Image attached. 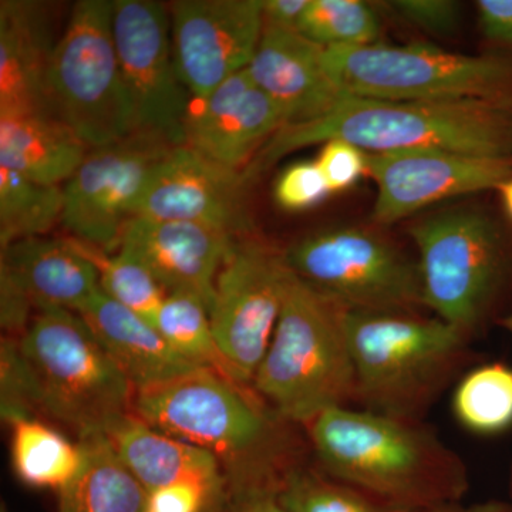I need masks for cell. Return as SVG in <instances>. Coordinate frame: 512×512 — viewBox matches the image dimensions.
Segmentation results:
<instances>
[{"label":"cell","mask_w":512,"mask_h":512,"mask_svg":"<svg viewBox=\"0 0 512 512\" xmlns=\"http://www.w3.org/2000/svg\"><path fill=\"white\" fill-rule=\"evenodd\" d=\"M0 359L9 424L42 416L80 439L133 413L136 389L79 313H35L22 336H3Z\"/></svg>","instance_id":"obj_1"},{"label":"cell","mask_w":512,"mask_h":512,"mask_svg":"<svg viewBox=\"0 0 512 512\" xmlns=\"http://www.w3.org/2000/svg\"><path fill=\"white\" fill-rule=\"evenodd\" d=\"M133 413L154 429L218 458L228 491L281 487L292 451L274 410L254 387L197 369L134 390Z\"/></svg>","instance_id":"obj_2"},{"label":"cell","mask_w":512,"mask_h":512,"mask_svg":"<svg viewBox=\"0 0 512 512\" xmlns=\"http://www.w3.org/2000/svg\"><path fill=\"white\" fill-rule=\"evenodd\" d=\"M346 141L365 153L440 150L512 157V106L487 100L389 101L348 96L319 119L279 128L245 168L249 181L293 151Z\"/></svg>","instance_id":"obj_3"},{"label":"cell","mask_w":512,"mask_h":512,"mask_svg":"<svg viewBox=\"0 0 512 512\" xmlns=\"http://www.w3.org/2000/svg\"><path fill=\"white\" fill-rule=\"evenodd\" d=\"M308 427L329 477L384 503L423 512L466 493L463 461L417 420L343 406Z\"/></svg>","instance_id":"obj_4"},{"label":"cell","mask_w":512,"mask_h":512,"mask_svg":"<svg viewBox=\"0 0 512 512\" xmlns=\"http://www.w3.org/2000/svg\"><path fill=\"white\" fill-rule=\"evenodd\" d=\"M346 311L292 272L274 338L252 382L279 419L308 426L356 397Z\"/></svg>","instance_id":"obj_5"},{"label":"cell","mask_w":512,"mask_h":512,"mask_svg":"<svg viewBox=\"0 0 512 512\" xmlns=\"http://www.w3.org/2000/svg\"><path fill=\"white\" fill-rule=\"evenodd\" d=\"M356 397L370 412L417 420L467 359L463 330L440 318L346 311Z\"/></svg>","instance_id":"obj_6"},{"label":"cell","mask_w":512,"mask_h":512,"mask_svg":"<svg viewBox=\"0 0 512 512\" xmlns=\"http://www.w3.org/2000/svg\"><path fill=\"white\" fill-rule=\"evenodd\" d=\"M113 9L109 0L77 2L46 74L47 111L90 150L134 134L133 109L114 42Z\"/></svg>","instance_id":"obj_7"},{"label":"cell","mask_w":512,"mask_h":512,"mask_svg":"<svg viewBox=\"0 0 512 512\" xmlns=\"http://www.w3.org/2000/svg\"><path fill=\"white\" fill-rule=\"evenodd\" d=\"M419 249L423 303L471 336L510 281L512 252L500 225L483 211L454 210L410 228Z\"/></svg>","instance_id":"obj_8"},{"label":"cell","mask_w":512,"mask_h":512,"mask_svg":"<svg viewBox=\"0 0 512 512\" xmlns=\"http://www.w3.org/2000/svg\"><path fill=\"white\" fill-rule=\"evenodd\" d=\"M346 96L389 101L487 100L512 106V59L467 56L430 45L380 43L325 49Z\"/></svg>","instance_id":"obj_9"},{"label":"cell","mask_w":512,"mask_h":512,"mask_svg":"<svg viewBox=\"0 0 512 512\" xmlns=\"http://www.w3.org/2000/svg\"><path fill=\"white\" fill-rule=\"evenodd\" d=\"M284 255L293 274L349 311L407 313L424 305L419 264L367 229H325Z\"/></svg>","instance_id":"obj_10"},{"label":"cell","mask_w":512,"mask_h":512,"mask_svg":"<svg viewBox=\"0 0 512 512\" xmlns=\"http://www.w3.org/2000/svg\"><path fill=\"white\" fill-rule=\"evenodd\" d=\"M291 278L284 252L254 238H238L222 265L208 313L218 346L239 383L254 382Z\"/></svg>","instance_id":"obj_11"},{"label":"cell","mask_w":512,"mask_h":512,"mask_svg":"<svg viewBox=\"0 0 512 512\" xmlns=\"http://www.w3.org/2000/svg\"><path fill=\"white\" fill-rule=\"evenodd\" d=\"M113 6L114 42L134 134L184 146L192 97L175 63L170 13L153 0H116Z\"/></svg>","instance_id":"obj_12"},{"label":"cell","mask_w":512,"mask_h":512,"mask_svg":"<svg viewBox=\"0 0 512 512\" xmlns=\"http://www.w3.org/2000/svg\"><path fill=\"white\" fill-rule=\"evenodd\" d=\"M173 148L141 134L92 148L63 185L62 224L70 237L111 254L117 251L154 171Z\"/></svg>","instance_id":"obj_13"},{"label":"cell","mask_w":512,"mask_h":512,"mask_svg":"<svg viewBox=\"0 0 512 512\" xmlns=\"http://www.w3.org/2000/svg\"><path fill=\"white\" fill-rule=\"evenodd\" d=\"M170 18L175 63L192 99L248 69L264 30L262 0H178Z\"/></svg>","instance_id":"obj_14"},{"label":"cell","mask_w":512,"mask_h":512,"mask_svg":"<svg viewBox=\"0 0 512 512\" xmlns=\"http://www.w3.org/2000/svg\"><path fill=\"white\" fill-rule=\"evenodd\" d=\"M366 175L377 187L373 220L390 225L447 198L498 190L512 177V157L440 150L366 153Z\"/></svg>","instance_id":"obj_15"},{"label":"cell","mask_w":512,"mask_h":512,"mask_svg":"<svg viewBox=\"0 0 512 512\" xmlns=\"http://www.w3.org/2000/svg\"><path fill=\"white\" fill-rule=\"evenodd\" d=\"M244 171L225 167L187 146L175 147L154 171L134 217L191 222L245 237Z\"/></svg>","instance_id":"obj_16"},{"label":"cell","mask_w":512,"mask_h":512,"mask_svg":"<svg viewBox=\"0 0 512 512\" xmlns=\"http://www.w3.org/2000/svg\"><path fill=\"white\" fill-rule=\"evenodd\" d=\"M237 239L191 222L134 217L123 229L119 252L143 265L167 295L188 293L210 311L215 281Z\"/></svg>","instance_id":"obj_17"},{"label":"cell","mask_w":512,"mask_h":512,"mask_svg":"<svg viewBox=\"0 0 512 512\" xmlns=\"http://www.w3.org/2000/svg\"><path fill=\"white\" fill-rule=\"evenodd\" d=\"M284 126L281 111L245 69L207 96L191 99L184 146L215 163L244 171Z\"/></svg>","instance_id":"obj_18"},{"label":"cell","mask_w":512,"mask_h":512,"mask_svg":"<svg viewBox=\"0 0 512 512\" xmlns=\"http://www.w3.org/2000/svg\"><path fill=\"white\" fill-rule=\"evenodd\" d=\"M248 72L285 126L319 119L348 97L328 72L325 47L292 30H262Z\"/></svg>","instance_id":"obj_19"},{"label":"cell","mask_w":512,"mask_h":512,"mask_svg":"<svg viewBox=\"0 0 512 512\" xmlns=\"http://www.w3.org/2000/svg\"><path fill=\"white\" fill-rule=\"evenodd\" d=\"M55 46L45 6L0 2V117L49 114L46 74Z\"/></svg>","instance_id":"obj_20"},{"label":"cell","mask_w":512,"mask_h":512,"mask_svg":"<svg viewBox=\"0 0 512 512\" xmlns=\"http://www.w3.org/2000/svg\"><path fill=\"white\" fill-rule=\"evenodd\" d=\"M0 271L28 295L36 313H80L101 291L99 275L69 237H35L2 248Z\"/></svg>","instance_id":"obj_21"},{"label":"cell","mask_w":512,"mask_h":512,"mask_svg":"<svg viewBox=\"0 0 512 512\" xmlns=\"http://www.w3.org/2000/svg\"><path fill=\"white\" fill-rule=\"evenodd\" d=\"M128 470L148 491L175 483H197L210 491L224 511L228 481L215 456L154 429L134 413L106 431Z\"/></svg>","instance_id":"obj_22"},{"label":"cell","mask_w":512,"mask_h":512,"mask_svg":"<svg viewBox=\"0 0 512 512\" xmlns=\"http://www.w3.org/2000/svg\"><path fill=\"white\" fill-rule=\"evenodd\" d=\"M79 315L92 328L134 389L204 369L178 355L156 326L101 291Z\"/></svg>","instance_id":"obj_23"},{"label":"cell","mask_w":512,"mask_h":512,"mask_svg":"<svg viewBox=\"0 0 512 512\" xmlns=\"http://www.w3.org/2000/svg\"><path fill=\"white\" fill-rule=\"evenodd\" d=\"M90 148L50 114L0 117V167L28 180L63 187Z\"/></svg>","instance_id":"obj_24"},{"label":"cell","mask_w":512,"mask_h":512,"mask_svg":"<svg viewBox=\"0 0 512 512\" xmlns=\"http://www.w3.org/2000/svg\"><path fill=\"white\" fill-rule=\"evenodd\" d=\"M82 464L59 491V512H146L150 491L128 470L109 437L77 439Z\"/></svg>","instance_id":"obj_25"},{"label":"cell","mask_w":512,"mask_h":512,"mask_svg":"<svg viewBox=\"0 0 512 512\" xmlns=\"http://www.w3.org/2000/svg\"><path fill=\"white\" fill-rule=\"evenodd\" d=\"M12 427V464L16 476L35 488L62 490L82 464V450L40 419H20Z\"/></svg>","instance_id":"obj_26"},{"label":"cell","mask_w":512,"mask_h":512,"mask_svg":"<svg viewBox=\"0 0 512 512\" xmlns=\"http://www.w3.org/2000/svg\"><path fill=\"white\" fill-rule=\"evenodd\" d=\"M63 187L43 185L0 167V245L43 237L62 222Z\"/></svg>","instance_id":"obj_27"},{"label":"cell","mask_w":512,"mask_h":512,"mask_svg":"<svg viewBox=\"0 0 512 512\" xmlns=\"http://www.w3.org/2000/svg\"><path fill=\"white\" fill-rule=\"evenodd\" d=\"M154 326L168 345L192 365L214 370L238 382L218 346L212 332L210 313L201 299L188 293H168Z\"/></svg>","instance_id":"obj_28"},{"label":"cell","mask_w":512,"mask_h":512,"mask_svg":"<svg viewBox=\"0 0 512 512\" xmlns=\"http://www.w3.org/2000/svg\"><path fill=\"white\" fill-rule=\"evenodd\" d=\"M453 412L461 426L481 436L512 427V367L504 363L478 366L460 380Z\"/></svg>","instance_id":"obj_29"},{"label":"cell","mask_w":512,"mask_h":512,"mask_svg":"<svg viewBox=\"0 0 512 512\" xmlns=\"http://www.w3.org/2000/svg\"><path fill=\"white\" fill-rule=\"evenodd\" d=\"M69 239L73 247L84 258L89 259L90 264L96 269L100 289L104 295L136 312L151 325H156L158 311L167 292L143 265L120 252L111 254L80 239Z\"/></svg>","instance_id":"obj_30"},{"label":"cell","mask_w":512,"mask_h":512,"mask_svg":"<svg viewBox=\"0 0 512 512\" xmlns=\"http://www.w3.org/2000/svg\"><path fill=\"white\" fill-rule=\"evenodd\" d=\"M279 497L289 512H420L384 503L352 485L301 467L286 474Z\"/></svg>","instance_id":"obj_31"},{"label":"cell","mask_w":512,"mask_h":512,"mask_svg":"<svg viewBox=\"0 0 512 512\" xmlns=\"http://www.w3.org/2000/svg\"><path fill=\"white\" fill-rule=\"evenodd\" d=\"M298 32L325 49L367 46L377 43L380 23L359 0H309Z\"/></svg>","instance_id":"obj_32"},{"label":"cell","mask_w":512,"mask_h":512,"mask_svg":"<svg viewBox=\"0 0 512 512\" xmlns=\"http://www.w3.org/2000/svg\"><path fill=\"white\" fill-rule=\"evenodd\" d=\"M274 194L276 204L282 210L299 212L316 207L332 192L315 161H301L281 174Z\"/></svg>","instance_id":"obj_33"},{"label":"cell","mask_w":512,"mask_h":512,"mask_svg":"<svg viewBox=\"0 0 512 512\" xmlns=\"http://www.w3.org/2000/svg\"><path fill=\"white\" fill-rule=\"evenodd\" d=\"M315 163L330 192L348 190L366 174L365 151L346 141L330 140L323 143Z\"/></svg>","instance_id":"obj_34"},{"label":"cell","mask_w":512,"mask_h":512,"mask_svg":"<svg viewBox=\"0 0 512 512\" xmlns=\"http://www.w3.org/2000/svg\"><path fill=\"white\" fill-rule=\"evenodd\" d=\"M148 512H222L207 488L197 483H175L148 495Z\"/></svg>","instance_id":"obj_35"},{"label":"cell","mask_w":512,"mask_h":512,"mask_svg":"<svg viewBox=\"0 0 512 512\" xmlns=\"http://www.w3.org/2000/svg\"><path fill=\"white\" fill-rule=\"evenodd\" d=\"M392 6L417 28L436 35L450 33L460 20V6L450 0H396Z\"/></svg>","instance_id":"obj_36"},{"label":"cell","mask_w":512,"mask_h":512,"mask_svg":"<svg viewBox=\"0 0 512 512\" xmlns=\"http://www.w3.org/2000/svg\"><path fill=\"white\" fill-rule=\"evenodd\" d=\"M222 512H289L279 497L275 485H255L228 491Z\"/></svg>","instance_id":"obj_37"},{"label":"cell","mask_w":512,"mask_h":512,"mask_svg":"<svg viewBox=\"0 0 512 512\" xmlns=\"http://www.w3.org/2000/svg\"><path fill=\"white\" fill-rule=\"evenodd\" d=\"M477 9L484 36L512 47V0H480Z\"/></svg>","instance_id":"obj_38"},{"label":"cell","mask_w":512,"mask_h":512,"mask_svg":"<svg viewBox=\"0 0 512 512\" xmlns=\"http://www.w3.org/2000/svg\"><path fill=\"white\" fill-rule=\"evenodd\" d=\"M308 6L309 0H262L264 29L298 32Z\"/></svg>","instance_id":"obj_39"},{"label":"cell","mask_w":512,"mask_h":512,"mask_svg":"<svg viewBox=\"0 0 512 512\" xmlns=\"http://www.w3.org/2000/svg\"><path fill=\"white\" fill-rule=\"evenodd\" d=\"M424 512H512V505L507 503H500V501H491V503L463 507V505L454 503L440 505V507L431 508V510Z\"/></svg>","instance_id":"obj_40"},{"label":"cell","mask_w":512,"mask_h":512,"mask_svg":"<svg viewBox=\"0 0 512 512\" xmlns=\"http://www.w3.org/2000/svg\"><path fill=\"white\" fill-rule=\"evenodd\" d=\"M498 191H500L505 211H507L508 217L512 221V177L508 178L504 184H501Z\"/></svg>","instance_id":"obj_41"},{"label":"cell","mask_w":512,"mask_h":512,"mask_svg":"<svg viewBox=\"0 0 512 512\" xmlns=\"http://www.w3.org/2000/svg\"><path fill=\"white\" fill-rule=\"evenodd\" d=\"M501 326L507 329L508 332H510L512 335V312L510 313V315L504 316V318L501 319Z\"/></svg>","instance_id":"obj_42"},{"label":"cell","mask_w":512,"mask_h":512,"mask_svg":"<svg viewBox=\"0 0 512 512\" xmlns=\"http://www.w3.org/2000/svg\"><path fill=\"white\" fill-rule=\"evenodd\" d=\"M146 512H148V511H146Z\"/></svg>","instance_id":"obj_43"}]
</instances>
